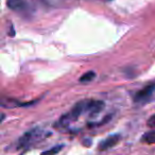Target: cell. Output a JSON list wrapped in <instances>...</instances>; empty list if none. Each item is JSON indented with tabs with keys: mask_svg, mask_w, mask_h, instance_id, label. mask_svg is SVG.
I'll return each instance as SVG.
<instances>
[{
	"mask_svg": "<svg viewBox=\"0 0 155 155\" xmlns=\"http://www.w3.org/2000/svg\"><path fill=\"white\" fill-rule=\"evenodd\" d=\"M8 7L15 12H26L28 10V5L25 0H8Z\"/></svg>",
	"mask_w": 155,
	"mask_h": 155,
	"instance_id": "cell-6",
	"label": "cell"
},
{
	"mask_svg": "<svg viewBox=\"0 0 155 155\" xmlns=\"http://www.w3.org/2000/svg\"><path fill=\"white\" fill-rule=\"evenodd\" d=\"M84 113H86V100L78 102L67 114L63 115L60 118V120H58V125L61 127H68L73 121L78 120V119L80 118L81 115L84 114Z\"/></svg>",
	"mask_w": 155,
	"mask_h": 155,
	"instance_id": "cell-2",
	"label": "cell"
},
{
	"mask_svg": "<svg viewBox=\"0 0 155 155\" xmlns=\"http://www.w3.org/2000/svg\"><path fill=\"white\" fill-rule=\"evenodd\" d=\"M62 148H63V146H55V147H53V148L50 149V150H47V151H45V152H43L41 155H54V154H56Z\"/></svg>",
	"mask_w": 155,
	"mask_h": 155,
	"instance_id": "cell-9",
	"label": "cell"
},
{
	"mask_svg": "<svg viewBox=\"0 0 155 155\" xmlns=\"http://www.w3.org/2000/svg\"><path fill=\"white\" fill-rule=\"evenodd\" d=\"M104 106V102L100 100H86V113L91 117L101 113Z\"/></svg>",
	"mask_w": 155,
	"mask_h": 155,
	"instance_id": "cell-4",
	"label": "cell"
},
{
	"mask_svg": "<svg viewBox=\"0 0 155 155\" xmlns=\"http://www.w3.org/2000/svg\"><path fill=\"white\" fill-rule=\"evenodd\" d=\"M119 140H120V135H119V134H114V135L108 136L103 141H101L99 143V150L104 151L110 148H113L114 146H116Z\"/></svg>",
	"mask_w": 155,
	"mask_h": 155,
	"instance_id": "cell-5",
	"label": "cell"
},
{
	"mask_svg": "<svg viewBox=\"0 0 155 155\" xmlns=\"http://www.w3.org/2000/svg\"><path fill=\"white\" fill-rule=\"evenodd\" d=\"M148 125L150 127H155V115L151 116L148 120Z\"/></svg>",
	"mask_w": 155,
	"mask_h": 155,
	"instance_id": "cell-10",
	"label": "cell"
},
{
	"mask_svg": "<svg viewBox=\"0 0 155 155\" xmlns=\"http://www.w3.org/2000/svg\"><path fill=\"white\" fill-rule=\"evenodd\" d=\"M141 141L146 143H155V131H150L143 134L141 137Z\"/></svg>",
	"mask_w": 155,
	"mask_h": 155,
	"instance_id": "cell-7",
	"label": "cell"
},
{
	"mask_svg": "<svg viewBox=\"0 0 155 155\" xmlns=\"http://www.w3.org/2000/svg\"><path fill=\"white\" fill-rule=\"evenodd\" d=\"M95 78H96V73L94 72V71H88V72L84 73V74L80 78L79 81H80L81 83H88V82H91V81H93Z\"/></svg>",
	"mask_w": 155,
	"mask_h": 155,
	"instance_id": "cell-8",
	"label": "cell"
},
{
	"mask_svg": "<svg viewBox=\"0 0 155 155\" xmlns=\"http://www.w3.org/2000/svg\"><path fill=\"white\" fill-rule=\"evenodd\" d=\"M49 135L50 133L46 131V130L41 129V127H34V129L26 132L19 138L17 147L18 148H29V147L39 142L41 140L45 139Z\"/></svg>",
	"mask_w": 155,
	"mask_h": 155,
	"instance_id": "cell-1",
	"label": "cell"
},
{
	"mask_svg": "<svg viewBox=\"0 0 155 155\" xmlns=\"http://www.w3.org/2000/svg\"><path fill=\"white\" fill-rule=\"evenodd\" d=\"M154 95H155V84H150L136 93L135 97H134V102L142 105V104L151 102V100H152Z\"/></svg>",
	"mask_w": 155,
	"mask_h": 155,
	"instance_id": "cell-3",
	"label": "cell"
}]
</instances>
